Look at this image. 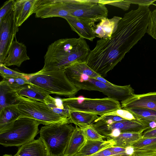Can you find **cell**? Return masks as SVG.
Here are the masks:
<instances>
[{"label":"cell","instance_id":"6da1fadb","mask_svg":"<svg viewBox=\"0 0 156 156\" xmlns=\"http://www.w3.org/2000/svg\"><path fill=\"white\" fill-rule=\"evenodd\" d=\"M151 12L149 7L139 6L125 13L110 37L97 41L87 58V65L105 76L147 33Z\"/></svg>","mask_w":156,"mask_h":156},{"label":"cell","instance_id":"7a4b0ae2","mask_svg":"<svg viewBox=\"0 0 156 156\" xmlns=\"http://www.w3.org/2000/svg\"><path fill=\"white\" fill-rule=\"evenodd\" d=\"M90 50L86 40L78 38L60 39L50 44L44 56V65L39 71L64 70L74 64L86 62Z\"/></svg>","mask_w":156,"mask_h":156},{"label":"cell","instance_id":"3957f363","mask_svg":"<svg viewBox=\"0 0 156 156\" xmlns=\"http://www.w3.org/2000/svg\"><path fill=\"white\" fill-rule=\"evenodd\" d=\"M31 83L50 94L74 97L80 90L67 77L64 70L27 74L24 76Z\"/></svg>","mask_w":156,"mask_h":156},{"label":"cell","instance_id":"277c9868","mask_svg":"<svg viewBox=\"0 0 156 156\" xmlns=\"http://www.w3.org/2000/svg\"><path fill=\"white\" fill-rule=\"evenodd\" d=\"M17 107L20 118L36 120L47 125L56 123H70L68 117L54 112L45 103L18 95L16 98Z\"/></svg>","mask_w":156,"mask_h":156},{"label":"cell","instance_id":"5b68a950","mask_svg":"<svg viewBox=\"0 0 156 156\" xmlns=\"http://www.w3.org/2000/svg\"><path fill=\"white\" fill-rule=\"evenodd\" d=\"M75 127L70 123H56L42 127L40 138L50 156L64 155Z\"/></svg>","mask_w":156,"mask_h":156},{"label":"cell","instance_id":"8992f818","mask_svg":"<svg viewBox=\"0 0 156 156\" xmlns=\"http://www.w3.org/2000/svg\"><path fill=\"white\" fill-rule=\"evenodd\" d=\"M69 112L77 111L99 115L121 108V103L108 97L91 98L82 96L61 98Z\"/></svg>","mask_w":156,"mask_h":156},{"label":"cell","instance_id":"52a82bcc","mask_svg":"<svg viewBox=\"0 0 156 156\" xmlns=\"http://www.w3.org/2000/svg\"><path fill=\"white\" fill-rule=\"evenodd\" d=\"M40 123L30 118H20L8 129L0 133V144L5 147L21 146L34 140Z\"/></svg>","mask_w":156,"mask_h":156},{"label":"cell","instance_id":"ba28073f","mask_svg":"<svg viewBox=\"0 0 156 156\" xmlns=\"http://www.w3.org/2000/svg\"><path fill=\"white\" fill-rule=\"evenodd\" d=\"M69 16L82 20L91 27L96 22L107 17L108 11L106 5L99 0H65Z\"/></svg>","mask_w":156,"mask_h":156},{"label":"cell","instance_id":"9c48e42d","mask_svg":"<svg viewBox=\"0 0 156 156\" xmlns=\"http://www.w3.org/2000/svg\"><path fill=\"white\" fill-rule=\"evenodd\" d=\"M72 83L79 90L99 91L107 97L119 101H125L135 94L130 85L119 86L109 82L105 83L87 76L81 77L78 81Z\"/></svg>","mask_w":156,"mask_h":156},{"label":"cell","instance_id":"30bf717a","mask_svg":"<svg viewBox=\"0 0 156 156\" xmlns=\"http://www.w3.org/2000/svg\"><path fill=\"white\" fill-rule=\"evenodd\" d=\"M92 125L98 132L107 139H111L125 132L142 133L149 129V126L136 120H125L110 124L99 121L94 122Z\"/></svg>","mask_w":156,"mask_h":156},{"label":"cell","instance_id":"8fae6325","mask_svg":"<svg viewBox=\"0 0 156 156\" xmlns=\"http://www.w3.org/2000/svg\"><path fill=\"white\" fill-rule=\"evenodd\" d=\"M19 30L14 10L9 13L0 22V63H3Z\"/></svg>","mask_w":156,"mask_h":156},{"label":"cell","instance_id":"7c38bea8","mask_svg":"<svg viewBox=\"0 0 156 156\" xmlns=\"http://www.w3.org/2000/svg\"><path fill=\"white\" fill-rule=\"evenodd\" d=\"M34 13L41 18L69 16L65 0H37Z\"/></svg>","mask_w":156,"mask_h":156},{"label":"cell","instance_id":"4fadbf2b","mask_svg":"<svg viewBox=\"0 0 156 156\" xmlns=\"http://www.w3.org/2000/svg\"><path fill=\"white\" fill-rule=\"evenodd\" d=\"M121 108L125 109L144 108L156 111V92L134 94L130 98L121 102Z\"/></svg>","mask_w":156,"mask_h":156},{"label":"cell","instance_id":"5bb4252c","mask_svg":"<svg viewBox=\"0 0 156 156\" xmlns=\"http://www.w3.org/2000/svg\"><path fill=\"white\" fill-rule=\"evenodd\" d=\"M30 59L27 54V47L16 38L9 49L8 55L3 63L6 66H16L20 67L23 62Z\"/></svg>","mask_w":156,"mask_h":156},{"label":"cell","instance_id":"9a60e30c","mask_svg":"<svg viewBox=\"0 0 156 156\" xmlns=\"http://www.w3.org/2000/svg\"><path fill=\"white\" fill-rule=\"evenodd\" d=\"M121 17L114 16L111 19L105 17L102 19L99 23L94 24L91 27L93 32L96 37L106 39L110 37L116 30Z\"/></svg>","mask_w":156,"mask_h":156},{"label":"cell","instance_id":"2e32d148","mask_svg":"<svg viewBox=\"0 0 156 156\" xmlns=\"http://www.w3.org/2000/svg\"><path fill=\"white\" fill-rule=\"evenodd\" d=\"M37 0L15 1L14 14L16 22L19 27L34 13Z\"/></svg>","mask_w":156,"mask_h":156},{"label":"cell","instance_id":"e0dca14e","mask_svg":"<svg viewBox=\"0 0 156 156\" xmlns=\"http://www.w3.org/2000/svg\"><path fill=\"white\" fill-rule=\"evenodd\" d=\"M13 156H50L44 143L39 137L21 146Z\"/></svg>","mask_w":156,"mask_h":156},{"label":"cell","instance_id":"ac0fdd59","mask_svg":"<svg viewBox=\"0 0 156 156\" xmlns=\"http://www.w3.org/2000/svg\"><path fill=\"white\" fill-rule=\"evenodd\" d=\"M20 96L46 103L51 97L50 94L32 83L26 84L16 89Z\"/></svg>","mask_w":156,"mask_h":156},{"label":"cell","instance_id":"d6986e66","mask_svg":"<svg viewBox=\"0 0 156 156\" xmlns=\"http://www.w3.org/2000/svg\"><path fill=\"white\" fill-rule=\"evenodd\" d=\"M63 18L66 20L72 30L76 32L80 37L91 41L95 38L91 27L86 22L71 16H67Z\"/></svg>","mask_w":156,"mask_h":156},{"label":"cell","instance_id":"ffe728a7","mask_svg":"<svg viewBox=\"0 0 156 156\" xmlns=\"http://www.w3.org/2000/svg\"><path fill=\"white\" fill-rule=\"evenodd\" d=\"M115 142L112 139L107 140H87L84 144L75 155L90 156L107 148L114 146Z\"/></svg>","mask_w":156,"mask_h":156},{"label":"cell","instance_id":"44dd1931","mask_svg":"<svg viewBox=\"0 0 156 156\" xmlns=\"http://www.w3.org/2000/svg\"><path fill=\"white\" fill-rule=\"evenodd\" d=\"M20 114L17 104L5 107L0 110V133L11 127Z\"/></svg>","mask_w":156,"mask_h":156},{"label":"cell","instance_id":"7402d4cb","mask_svg":"<svg viewBox=\"0 0 156 156\" xmlns=\"http://www.w3.org/2000/svg\"><path fill=\"white\" fill-rule=\"evenodd\" d=\"M64 70L71 81L77 79L83 75L87 76L92 78L101 76L89 67L86 62L74 64L65 69Z\"/></svg>","mask_w":156,"mask_h":156},{"label":"cell","instance_id":"603a6c76","mask_svg":"<svg viewBox=\"0 0 156 156\" xmlns=\"http://www.w3.org/2000/svg\"><path fill=\"white\" fill-rule=\"evenodd\" d=\"M16 89L12 87L5 80L0 82V110L3 108L16 104Z\"/></svg>","mask_w":156,"mask_h":156},{"label":"cell","instance_id":"cb8c5ba5","mask_svg":"<svg viewBox=\"0 0 156 156\" xmlns=\"http://www.w3.org/2000/svg\"><path fill=\"white\" fill-rule=\"evenodd\" d=\"M86 140L82 129L76 126L64 155H75L83 146Z\"/></svg>","mask_w":156,"mask_h":156},{"label":"cell","instance_id":"d4e9b609","mask_svg":"<svg viewBox=\"0 0 156 156\" xmlns=\"http://www.w3.org/2000/svg\"><path fill=\"white\" fill-rule=\"evenodd\" d=\"M69 123H72L82 128L92 124L100 116L95 114L74 111L69 112Z\"/></svg>","mask_w":156,"mask_h":156},{"label":"cell","instance_id":"484cf974","mask_svg":"<svg viewBox=\"0 0 156 156\" xmlns=\"http://www.w3.org/2000/svg\"><path fill=\"white\" fill-rule=\"evenodd\" d=\"M142 133L130 132L123 133L111 139L115 142L114 147L126 148L131 146L133 143L142 138Z\"/></svg>","mask_w":156,"mask_h":156},{"label":"cell","instance_id":"4316f807","mask_svg":"<svg viewBox=\"0 0 156 156\" xmlns=\"http://www.w3.org/2000/svg\"><path fill=\"white\" fill-rule=\"evenodd\" d=\"M131 146L136 153H150L156 152V137L142 138Z\"/></svg>","mask_w":156,"mask_h":156},{"label":"cell","instance_id":"83f0119b","mask_svg":"<svg viewBox=\"0 0 156 156\" xmlns=\"http://www.w3.org/2000/svg\"><path fill=\"white\" fill-rule=\"evenodd\" d=\"M134 115L136 120L141 122L145 121L156 122V111L144 108H134L126 109Z\"/></svg>","mask_w":156,"mask_h":156},{"label":"cell","instance_id":"f1b7e54d","mask_svg":"<svg viewBox=\"0 0 156 156\" xmlns=\"http://www.w3.org/2000/svg\"><path fill=\"white\" fill-rule=\"evenodd\" d=\"M81 128L87 140H103V139L105 138L98 132L92 124Z\"/></svg>","mask_w":156,"mask_h":156},{"label":"cell","instance_id":"f546056e","mask_svg":"<svg viewBox=\"0 0 156 156\" xmlns=\"http://www.w3.org/2000/svg\"><path fill=\"white\" fill-rule=\"evenodd\" d=\"M0 75L3 79L11 77L25 76L27 73H20L10 69L3 63H0Z\"/></svg>","mask_w":156,"mask_h":156},{"label":"cell","instance_id":"4dcf8cb0","mask_svg":"<svg viewBox=\"0 0 156 156\" xmlns=\"http://www.w3.org/2000/svg\"><path fill=\"white\" fill-rule=\"evenodd\" d=\"M147 33L156 40V9L150 14Z\"/></svg>","mask_w":156,"mask_h":156},{"label":"cell","instance_id":"1f68e13d","mask_svg":"<svg viewBox=\"0 0 156 156\" xmlns=\"http://www.w3.org/2000/svg\"><path fill=\"white\" fill-rule=\"evenodd\" d=\"M3 79L16 89L25 84H31L24 76L11 77Z\"/></svg>","mask_w":156,"mask_h":156},{"label":"cell","instance_id":"d6a6232c","mask_svg":"<svg viewBox=\"0 0 156 156\" xmlns=\"http://www.w3.org/2000/svg\"><path fill=\"white\" fill-rule=\"evenodd\" d=\"M109 115L119 116L127 120H136L134 116L130 112L122 108L107 113L102 116Z\"/></svg>","mask_w":156,"mask_h":156},{"label":"cell","instance_id":"836d02e7","mask_svg":"<svg viewBox=\"0 0 156 156\" xmlns=\"http://www.w3.org/2000/svg\"><path fill=\"white\" fill-rule=\"evenodd\" d=\"M15 1L9 0L5 2L0 9V22L7 14L14 10Z\"/></svg>","mask_w":156,"mask_h":156},{"label":"cell","instance_id":"e575fe53","mask_svg":"<svg viewBox=\"0 0 156 156\" xmlns=\"http://www.w3.org/2000/svg\"><path fill=\"white\" fill-rule=\"evenodd\" d=\"M101 3L114 6L126 11L129 8L131 4L126 0H99Z\"/></svg>","mask_w":156,"mask_h":156},{"label":"cell","instance_id":"d590c367","mask_svg":"<svg viewBox=\"0 0 156 156\" xmlns=\"http://www.w3.org/2000/svg\"><path fill=\"white\" fill-rule=\"evenodd\" d=\"M125 120L126 119L119 116L109 115L100 116L99 118L96 120L94 122L97 121H99L103 123L110 124L113 122L120 121Z\"/></svg>","mask_w":156,"mask_h":156},{"label":"cell","instance_id":"8d00e7d4","mask_svg":"<svg viewBox=\"0 0 156 156\" xmlns=\"http://www.w3.org/2000/svg\"><path fill=\"white\" fill-rule=\"evenodd\" d=\"M124 154H127L113 152L110 151L108 148L90 156H115Z\"/></svg>","mask_w":156,"mask_h":156},{"label":"cell","instance_id":"74e56055","mask_svg":"<svg viewBox=\"0 0 156 156\" xmlns=\"http://www.w3.org/2000/svg\"><path fill=\"white\" fill-rule=\"evenodd\" d=\"M126 1L131 4H137L139 6H145L149 7L153 4L156 0H126Z\"/></svg>","mask_w":156,"mask_h":156},{"label":"cell","instance_id":"f35d334b","mask_svg":"<svg viewBox=\"0 0 156 156\" xmlns=\"http://www.w3.org/2000/svg\"><path fill=\"white\" fill-rule=\"evenodd\" d=\"M143 138L156 137V128L153 129L147 130L142 133Z\"/></svg>","mask_w":156,"mask_h":156},{"label":"cell","instance_id":"ab89813d","mask_svg":"<svg viewBox=\"0 0 156 156\" xmlns=\"http://www.w3.org/2000/svg\"><path fill=\"white\" fill-rule=\"evenodd\" d=\"M109 149L110 151L113 152L120 153H123L127 154L126 148L113 146L109 147Z\"/></svg>","mask_w":156,"mask_h":156},{"label":"cell","instance_id":"60d3db41","mask_svg":"<svg viewBox=\"0 0 156 156\" xmlns=\"http://www.w3.org/2000/svg\"><path fill=\"white\" fill-rule=\"evenodd\" d=\"M130 156H156V152L150 153H134Z\"/></svg>","mask_w":156,"mask_h":156},{"label":"cell","instance_id":"b9f144b4","mask_svg":"<svg viewBox=\"0 0 156 156\" xmlns=\"http://www.w3.org/2000/svg\"><path fill=\"white\" fill-rule=\"evenodd\" d=\"M115 156H130V155L128 154H124L120 155Z\"/></svg>","mask_w":156,"mask_h":156},{"label":"cell","instance_id":"7bdbcfd3","mask_svg":"<svg viewBox=\"0 0 156 156\" xmlns=\"http://www.w3.org/2000/svg\"><path fill=\"white\" fill-rule=\"evenodd\" d=\"M4 156H13V155H11L10 154H5L4 155H3Z\"/></svg>","mask_w":156,"mask_h":156},{"label":"cell","instance_id":"ee69618b","mask_svg":"<svg viewBox=\"0 0 156 156\" xmlns=\"http://www.w3.org/2000/svg\"><path fill=\"white\" fill-rule=\"evenodd\" d=\"M66 156V155H62V156ZM77 156V155H74V156Z\"/></svg>","mask_w":156,"mask_h":156},{"label":"cell","instance_id":"f6af8a7d","mask_svg":"<svg viewBox=\"0 0 156 156\" xmlns=\"http://www.w3.org/2000/svg\"><path fill=\"white\" fill-rule=\"evenodd\" d=\"M2 156H4L3 155H2Z\"/></svg>","mask_w":156,"mask_h":156},{"label":"cell","instance_id":"bcb514c9","mask_svg":"<svg viewBox=\"0 0 156 156\" xmlns=\"http://www.w3.org/2000/svg\"><path fill=\"white\" fill-rule=\"evenodd\" d=\"M155 5L156 6V5Z\"/></svg>","mask_w":156,"mask_h":156}]
</instances>
